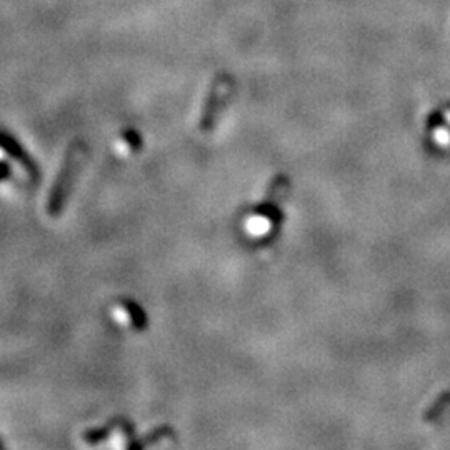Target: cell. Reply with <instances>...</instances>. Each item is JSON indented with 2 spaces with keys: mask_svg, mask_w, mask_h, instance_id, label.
I'll list each match as a JSON object with an SVG mask.
<instances>
[{
  "mask_svg": "<svg viewBox=\"0 0 450 450\" xmlns=\"http://www.w3.org/2000/svg\"><path fill=\"white\" fill-rule=\"evenodd\" d=\"M39 172L19 143L0 134V191L25 193L37 184Z\"/></svg>",
  "mask_w": 450,
  "mask_h": 450,
  "instance_id": "6da1fadb",
  "label": "cell"
},
{
  "mask_svg": "<svg viewBox=\"0 0 450 450\" xmlns=\"http://www.w3.org/2000/svg\"><path fill=\"white\" fill-rule=\"evenodd\" d=\"M85 155H87V147L82 142H74L67 150L60 172H58L56 182L49 192L47 202H45V214L51 219H57L64 210L72 186H74L80 167L85 162Z\"/></svg>",
  "mask_w": 450,
  "mask_h": 450,
  "instance_id": "7a4b0ae2",
  "label": "cell"
},
{
  "mask_svg": "<svg viewBox=\"0 0 450 450\" xmlns=\"http://www.w3.org/2000/svg\"><path fill=\"white\" fill-rule=\"evenodd\" d=\"M82 439L89 445H109L114 449H134L139 447L137 440L134 437L132 427L125 420H115L110 422L109 425L103 429H94L84 432Z\"/></svg>",
  "mask_w": 450,
  "mask_h": 450,
  "instance_id": "3957f363",
  "label": "cell"
},
{
  "mask_svg": "<svg viewBox=\"0 0 450 450\" xmlns=\"http://www.w3.org/2000/svg\"><path fill=\"white\" fill-rule=\"evenodd\" d=\"M110 319L117 327L125 332H142L148 326L147 315L137 302L129 299H119L110 305Z\"/></svg>",
  "mask_w": 450,
  "mask_h": 450,
  "instance_id": "277c9868",
  "label": "cell"
},
{
  "mask_svg": "<svg viewBox=\"0 0 450 450\" xmlns=\"http://www.w3.org/2000/svg\"><path fill=\"white\" fill-rule=\"evenodd\" d=\"M143 141L141 134L134 129H122L112 142V150L119 159L129 160L141 154Z\"/></svg>",
  "mask_w": 450,
  "mask_h": 450,
  "instance_id": "5b68a950",
  "label": "cell"
}]
</instances>
